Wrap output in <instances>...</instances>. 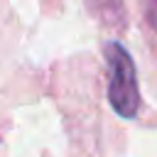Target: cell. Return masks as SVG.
<instances>
[{
  "instance_id": "obj_1",
  "label": "cell",
  "mask_w": 157,
  "mask_h": 157,
  "mask_svg": "<svg viewBox=\"0 0 157 157\" xmlns=\"http://www.w3.org/2000/svg\"><path fill=\"white\" fill-rule=\"evenodd\" d=\"M105 66H108V103L120 118H135L140 110V88L135 61L120 42L105 44Z\"/></svg>"
},
{
  "instance_id": "obj_3",
  "label": "cell",
  "mask_w": 157,
  "mask_h": 157,
  "mask_svg": "<svg viewBox=\"0 0 157 157\" xmlns=\"http://www.w3.org/2000/svg\"><path fill=\"white\" fill-rule=\"evenodd\" d=\"M98 2H103L105 7H108V2H113V5H115V7L120 10V2H118V0H98ZM108 15H110V7H108Z\"/></svg>"
},
{
  "instance_id": "obj_2",
  "label": "cell",
  "mask_w": 157,
  "mask_h": 157,
  "mask_svg": "<svg viewBox=\"0 0 157 157\" xmlns=\"http://www.w3.org/2000/svg\"><path fill=\"white\" fill-rule=\"evenodd\" d=\"M145 17L157 27V0H145Z\"/></svg>"
}]
</instances>
